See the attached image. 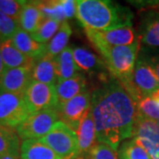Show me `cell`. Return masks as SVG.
Here are the masks:
<instances>
[{
  "label": "cell",
  "instance_id": "obj_29",
  "mask_svg": "<svg viewBox=\"0 0 159 159\" xmlns=\"http://www.w3.org/2000/svg\"><path fill=\"white\" fill-rule=\"evenodd\" d=\"M20 28L17 20L0 11V42L11 39Z\"/></svg>",
  "mask_w": 159,
  "mask_h": 159
},
{
  "label": "cell",
  "instance_id": "obj_17",
  "mask_svg": "<svg viewBox=\"0 0 159 159\" xmlns=\"http://www.w3.org/2000/svg\"><path fill=\"white\" fill-rule=\"evenodd\" d=\"M76 134L78 138L79 156L81 154L89 153L91 149L96 146L97 142L96 128L91 110L81 121Z\"/></svg>",
  "mask_w": 159,
  "mask_h": 159
},
{
  "label": "cell",
  "instance_id": "obj_23",
  "mask_svg": "<svg viewBox=\"0 0 159 159\" xmlns=\"http://www.w3.org/2000/svg\"><path fill=\"white\" fill-rule=\"evenodd\" d=\"M20 137L13 128L0 125V157L13 155L20 157Z\"/></svg>",
  "mask_w": 159,
  "mask_h": 159
},
{
  "label": "cell",
  "instance_id": "obj_34",
  "mask_svg": "<svg viewBox=\"0 0 159 159\" xmlns=\"http://www.w3.org/2000/svg\"><path fill=\"white\" fill-rule=\"evenodd\" d=\"M150 61L153 64L154 67H155V70H156V73H157V78H158L159 80V55L151 57V58H150Z\"/></svg>",
  "mask_w": 159,
  "mask_h": 159
},
{
  "label": "cell",
  "instance_id": "obj_13",
  "mask_svg": "<svg viewBox=\"0 0 159 159\" xmlns=\"http://www.w3.org/2000/svg\"><path fill=\"white\" fill-rule=\"evenodd\" d=\"M32 81V68L6 69L0 81V91L23 95L29 83Z\"/></svg>",
  "mask_w": 159,
  "mask_h": 159
},
{
  "label": "cell",
  "instance_id": "obj_1",
  "mask_svg": "<svg viewBox=\"0 0 159 159\" xmlns=\"http://www.w3.org/2000/svg\"><path fill=\"white\" fill-rule=\"evenodd\" d=\"M97 141L117 150L120 143L132 138L137 118V102L112 78L91 96Z\"/></svg>",
  "mask_w": 159,
  "mask_h": 159
},
{
  "label": "cell",
  "instance_id": "obj_19",
  "mask_svg": "<svg viewBox=\"0 0 159 159\" xmlns=\"http://www.w3.org/2000/svg\"><path fill=\"white\" fill-rule=\"evenodd\" d=\"M20 159H62L40 140H25L20 144Z\"/></svg>",
  "mask_w": 159,
  "mask_h": 159
},
{
  "label": "cell",
  "instance_id": "obj_16",
  "mask_svg": "<svg viewBox=\"0 0 159 159\" xmlns=\"http://www.w3.org/2000/svg\"><path fill=\"white\" fill-rule=\"evenodd\" d=\"M85 77L82 74H78L71 79L59 80L55 84L57 97V106H60L70 101L74 97L85 92Z\"/></svg>",
  "mask_w": 159,
  "mask_h": 159
},
{
  "label": "cell",
  "instance_id": "obj_8",
  "mask_svg": "<svg viewBox=\"0 0 159 159\" xmlns=\"http://www.w3.org/2000/svg\"><path fill=\"white\" fill-rule=\"evenodd\" d=\"M91 109V96L85 91L56 109L58 119L74 132H77L81 121Z\"/></svg>",
  "mask_w": 159,
  "mask_h": 159
},
{
  "label": "cell",
  "instance_id": "obj_28",
  "mask_svg": "<svg viewBox=\"0 0 159 159\" xmlns=\"http://www.w3.org/2000/svg\"><path fill=\"white\" fill-rule=\"evenodd\" d=\"M137 115L158 121L159 103L151 97H142L137 102Z\"/></svg>",
  "mask_w": 159,
  "mask_h": 159
},
{
  "label": "cell",
  "instance_id": "obj_22",
  "mask_svg": "<svg viewBox=\"0 0 159 159\" xmlns=\"http://www.w3.org/2000/svg\"><path fill=\"white\" fill-rule=\"evenodd\" d=\"M75 64L80 70L86 72H100L106 68L103 59H101L94 53L82 47L73 49Z\"/></svg>",
  "mask_w": 159,
  "mask_h": 159
},
{
  "label": "cell",
  "instance_id": "obj_38",
  "mask_svg": "<svg viewBox=\"0 0 159 159\" xmlns=\"http://www.w3.org/2000/svg\"><path fill=\"white\" fill-rule=\"evenodd\" d=\"M157 124H158V125H159V120H158V121H157Z\"/></svg>",
  "mask_w": 159,
  "mask_h": 159
},
{
  "label": "cell",
  "instance_id": "obj_2",
  "mask_svg": "<svg viewBox=\"0 0 159 159\" xmlns=\"http://www.w3.org/2000/svg\"><path fill=\"white\" fill-rule=\"evenodd\" d=\"M76 18L84 29L109 30L133 26L134 13L112 1L80 0L77 1Z\"/></svg>",
  "mask_w": 159,
  "mask_h": 159
},
{
  "label": "cell",
  "instance_id": "obj_33",
  "mask_svg": "<svg viewBox=\"0 0 159 159\" xmlns=\"http://www.w3.org/2000/svg\"><path fill=\"white\" fill-rule=\"evenodd\" d=\"M132 5L137 8L143 10H157L159 11V0H142V1H130Z\"/></svg>",
  "mask_w": 159,
  "mask_h": 159
},
{
  "label": "cell",
  "instance_id": "obj_31",
  "mask_svg": "<svg viewBox=\"0 0 159 159\" xmlns=\"http://www.w3.org/2000/svg\"><path fill=\"white\" fill-rule=\"evenodd\" d=\"M91 159H119L118 152L104 143H97L89 152Z\"/></svg>",
  "mask_w": 159,
  "mask_h": 159
},
{
  "label": "cell",
  "instance_id": "obj_11",
  "mask_svg": "<svg viewBox=\"0 0 159 159\" xmlns=\"http://www.w3.org/2000/svg\"><path fill=\"white\" fill-rule=\"evenodd\" d=\"M133 84L140 98L150 97L159 89V80L150 58H137L133 73Z\"/></svg>",
  "mask_w": 159,
  "mask_h": 159
},
{
  "label": "cell",
  "instance_id": "obj_39",
  "mask_svg": "<svg viewBox=\"0 0 159 159\" xmlns=\"http://www.w3.org/2000/svg\"><path fill=\"white\" fill-rule=\"evenodd\" d=\"M76 159H80V158H76Z\"/></svg>",
  "mask_w": 159,
  "mask_h": 159
},
{
  "label": "cell",
  "instance_id": "obj_6",
  "mask_svg": "<svg viewBox=\"0 0 159 159\" xmlns=\"http://www.w3.org/2000/svg\"><path fill=\"white\" fill-rule=\"evenodd\" d=\"M23 97L30 113L55 110L57 107L56 87L33 80L29 83Z\"/></svg>",
  "mask_w": 159,
  "mask_h": 159
},
{
  "label": "cell",
  "instance_id": "obj_12",
  "mask_svg": "<svg viewBox=\"0 0 159 159\" xmlns=\"http://www.w3.org/2000/svg\"><path fill=\"white\" fill-rule=\"evenodd\" d=\"M137 34L142 45L148 48L159 47V11H142Z\"/></svg>",
  "mask_w": 159,
  "mask_h": 159
},
{
  "label": "cell",
  "instance_id": "obj_36",
  "mask_svg": "<svg viewBox=\"0 0 159 159\" xmlns=\"http://www.w3.org/2000/svg\"><path fill=\"white\" fill-rule=\"evenodd\" d=\"M19 157H20L13 156V155H5V156L0 157V159H20Z\"/></svg>",
  "mask_w": 159,
  "mask_h": 159
},
{
  "label": "cell",
  "instance_id": "obj_14",
  "mask_svg": "<svg viewBox=\"0 0 159 159\" xmlns=\"http://www.w3.org/2000/svg\"><path fill=\"white\" fill-rule=\"evenodd\" d=\"M11 40L19 51L26 56L34 59V61L47 53L46 44L36 42L31 36V34L24 31L20 28L18 29Z\"/></svg>",
  "mask_w": 159,
  "mask_h": 159
},
{
  "label": "cell",
  "instance_id": "obj_21",
  "mask_svg": "<svg viewBox=\"0 0 159 159\" xmlns=\"http://www.w3.org/2000/svg\"><path fill=\"white\" fill-rule=\"evenodd\" d=\"M54 59L56 65L57 81L71 79L78 74L80 69L74 61L73 48L66 47Z\"/></svg>",
  "mask_w": 159,
  "mask_h": 159
},
{
  "label": "cell",
  "instance_id": "obj_3",
  "mask_svg": "<svg viewBox=\"0 0 159 159\" xmlns=\"http://www.w3.org/2000/svg\"><path fill=\"white\" fill-rule=\"evenodd\" d=\"M105 63L112 78L119 80L131 97L138 102L141 99L133 84V73L138 58L139 41L126 46H109L102 43L93 45Z\"/></svg>",
  "mask_w": 159,
  "mask_h": 159
},
{
  "label": "cell",
  "instance_id": "obj_26",
  "mask_svg": "<svg viewBox=\"0 0 159 159\" xmlns=\"http://www.w3.org/2000/svg\"><path fill=\"white\" fill-rule=\"evenodd\" d=\"M44 19H50L62 24L66 21L61 1H36Z\"/></svg>",
  "mask_w": 159,
  "mask_h": 159
},
{
  "label": "cell",
  "instance_id": "obj_35",
  "mask_svg": "<svg viewBox=\"0 0 159 159\" xmlns=\"http://www.w3.org/2000/svg\"><path fill=\"white\" fill-rule=\"evenodd\" d=\"M6 69V66H5V65H4V63H3L2 57H1V55H0V81H1V80H2V77H3V75H4V73H5Z\"/></svg>",
  "mask_w": 159,
  "mask_h": 159
},
{
  "label": "cell",
  "instance_id": "obj_25",
  "mask_svg": "<svg viewBox=\"0 0 159 159\" xmlns=\"http://www.w3.org/2000/svg\"><path fill=\"white\" fill-rule=\"evenodd\" d=\"M118 156L119 159H151L147 151L134 139L122 142Z\"/></svg>",
  "mask_w": 159,
  "mask_h": 159
},
{
  "label": "cell",
  "instance_id": "obj_5",
  "mask_svg": "<svg viewBox=\"0 0 159 159\" xmlns=\"http://www.w3.org/2000/svg\"><path fill=\"white\" fill-rule=\"evenodd\" d=\"M58 115L55 110L43 111L31 113L15 128L20 139L39 140L44 137L58 121Z\"/></svg>",
  "mask_w": 159,
  "mask_h": 159
},
{
  "label": "cell",
  "instance_id": "obj_18",
  "mask_svg": "<svg viewBox=\"0 0 159 159\" xmlns=\"http://www.w3.org/2000/svg\"><path fill=\"white\" fill-rule=\"evenodd\" d=\"M54 58L46 53L44 56L35 60L32 68V80L45 84L55 85L57 78Z\"/></svg>",
  "mask_w": 159,
  "mask_h": 159
},
{
  "label": "cell",
  "instance_id": "obj_4",
  "mask_svg": "<svg viewBox=\"0 0 159 159\" xmlns=\"http://www.w3.org/2000/svg\"><path fill=\"white\" fill-rule=\"evenodd\" d=\"M39 140L62 159H76L79 156L76 132L60 120L55 123L45 136Z\"/></svg>",
  "mask_w": 159,
  "mask_h": 159
},
{
  "label": "cell",
  "instance_id": "obj_32",
  "mask_svg": "<svg viewBox=\"0 0 159 159\" xmlns=\"http://www.w3.org/2000/svg\"><path fill=\"white\" fill-rule=\"evenodd\" d=\"M61 4L63 6V10L66 19H72L76 17V11H77V1L74 0H61Z\"/></svg>",
  "mask_w": 159,
  "mask_h": 159
},
{
  "label": "cell",
  "instance_id": "obj_9",
  "mask_svg": "<svg viewBox=\"0 0 159 159\" xmlns=\"http://www.w3.org/2000/svg\"><path fill=\"white\" fill-rule=\"evenodd\" d=\"M132 138L147 151L151 159H159V125L157 121L137 115Z\"/></svg>",
  "mask_w": 159,
  "mask_h": 159
},
{
  "label": "cell",
  "instance_id": "obj_7",
  "mask_svg": "<svg viewBox=\"0 0 159 159\" xmlns=\"http://www.w3.org/2000/svg\"><path fill=\"white\" fill-rule=\"evenodd\" d=\"M30 114L23 95L0 91V125L16 128Z\"/></svg>",
  "mask_w": 159,
  "mask_h": 159
},
{
  "label": "cell",
  "instance_id": "obj_37",
  "mask_svg": "<svg viewBox=\"0 0 159 159\" xmlns=\"http://www.w3.org/2000/svg\"><path fill=\"white\" fill-rule=\"evenodd\" d=\"M150 97H152L153 99H155V100L159 103V89H157L156 92H154L153 94H152Z\"/></svg>",
  "mask_w": 159,
  "mask_h": 159
},
{
  "label": "cell",
  "instance_id": "obj_15",
  "mask_svg": "<svg viewBox=\"0 0 159 159\" xmlns=\"http://www.w3.org/2000/svg\"><path fill=\"white\" fill-rule=\"evenodd\" d=\"M0 55L6 69L34 66V59L19 51L11 39L0 42Z\"/></svg>",
  "mask_w": 159,
  "mask_h": 159
},
{
  "label": "cell",
  "instance_id": "obj_10",
  "mask_svg": "<svg viewBox=\"0 0 159 159\" xmlns=\"http://www.w3.org/2000/svg\"><path fill=\"white\" fill-rule=\"evenodd\" d=\"M85 34L92 45L102 43L109 46L131 45L138 42V34L133 26L109 30L84 29Z\"/></svg>",
  "mask_w": 159,
  "mask_h": 159
},
{
  "label": "cell",
  "instance_id": "obj_24",
  "mask_svg": "<svg viewBox=\"0 0 159 159\" xmlns=\"http://www.w3.org/2000/svg\"><path fill=\"white\" fill-rule=\"evenodd\" d=\"M72 34V29L67 21L62 23L59 29L51 38V40L46 44L47 45V53L51 57H56L61 53L67 46L69 38Z\"/></svg>",
  "mask_w": 159,
  "mask_h": 159
},
{
  "label": "cell",
  "instance_id": "obj_27",
  "mask_svg": "<svg viewBox=\"0 0 159 159\" xmlns=\"http://www.w3.org/2000/svg\"><path fill=\"white\" fill-rule=\"evenodd\" d=\"M60 25L61 24L56 20L45 19L43 22L41 24L39 29L31 34V36L40 43L46 44V43L50 42L51 38L57 33Z\"/></svg>",
  "mask_w": 159,
  "mask_h": 159
},
{
  "label": "cell",
  "instance_id": "obj_20",
  "mask_svg": "<svg viewBox=\"0 0 159 159\" xmlns=\"http://www.w3.org/2000/svg\"><path fill=\"white\" fill-rule=\"evenodd\" d=\"M45 19L37 6L36 1H26L20 18V27L32 34L39 29Z\"/></svg>",
  "mask_w": 159,
  "mask_h": 159
},
{
  "label": "cell",
  "instance_id": "obj_30",
  "mask_svg": "<svg viewBox=\"0 0 159 159\" xmlns=\"http://www.w3.org/2000/svg\"><path fill=\"white\" fill-rule=\"evenodd\" d=\"M25 2L26 1L20 0H0V11L20 23V18Z\"/></svg>",
  "mask_w": 159,
  "mask_h": 159
}]
</instances>
